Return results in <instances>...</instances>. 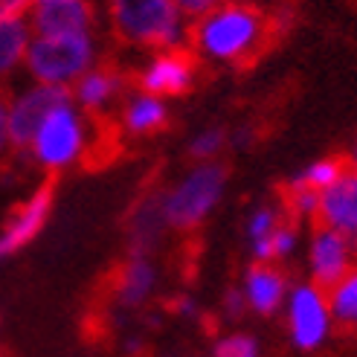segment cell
Masks as SVG:
<instances>
[{"label": "cell", "mask_w": 357, "mask_h": 357, "mask_svg": "<svg viewBox=\"0 0 357 357\" xmlns=\"http://www.w3.org/2000/svg\"><path fill=\"white\" fill-rule=\"evenodd\" d=\"M276 26L259 6L244 0H221L189 26V50L201 59L241 67L261 56L267 35Z\"/></svg>", "instance_id": "cell-1"}, {"label": "cell", "mask_w": 357, "mask_h": 357, "mask_svg": "<svg viewBox=\"0 0 357 357\" xmlns=\"http://www.w3.org/2000/svg\"><path fill=\"white\" fill-rule=\"evenodd\" d=\"M111 32L134 50H172L189 44V21L174 0H108Z\"/></svg>", "instance_id": "cell-2"}, {"label": "cell", "mask_w": 357, "mask_h": 357, "mask_svg": "<svg viewBox=\"0 0 357 357\" xmlns=\"http://www.w3.org/2000/svg\"><path fill=\"white\" fill-rule=\"evenodd\" d=\"M227 192V166L218 160L195 163L181 181L160 192V209L169 229L192 233L198 229L215 209Z\"/></svg>", "instance_id": "cell-3"}, {"label": "cell", "mask_w": 357, "mask_h": 357, "mask_svg": "<svg viewBox=\"0 0 357 357\" xmlns=\"http://www.w3.org/2000/svg\"><path fill=\"white\" fill-rule=\"evenodd\" d=\"M87 149H91V119L73 99L52 108L26 146L32 163L47 174L73 169Z\"/></svg>", "instance_id": "cell-4"}, {"label": "cell", "mask_w": 357, "mask_h": 357, "mask_svg": "<svg viewBox=\"0 0 357 357\" xmlns=\"http://www.w3.org/2000/svg\"><path fill=\"white\" fill-rule=\"evenodd\" d=\"M99 59L93 32H70V35H32L24 73L32 82L73 87Z\"/></svg>", "instance_id": "cell-5"}, {"label": "cell", "mask_w": 357, "mask_h": 357, "mask_svg": "<svg viewBox=\"0 0 357 357\" xmlns=\"http://www.w3.org/2000/svg\"><path fill=\"white\" fill-rule=\"evenodd\" d=\"M284 319H288V334L296 349L302 351L319 349L328 340L334 326L326 288H319L314 282L291 284L288 296H284Z\"/></svg>", "instance_id": "cell-6"}, {"label": "cell", "mask_w": 357, "mask_h": 357, "mask_svg": "<svg viewBox=\"0 0 357 357\" xmlns=\"http://www.w3.org/2000/svg\"><path fill=\"white\" fill-rule=\"evenodd\" d=\"M195 76H198V61H195V52L186 44V47L157 50L137 70L134 82H137V91H146L160 99H174L192 91Z\"/></svg>", "instance_id": "cell-7"}, {"label": "cell", "mask_w": 357, "mask_h": 357, "mask_svg": "<svg viewBox=\"0 0 357 357\" xmlns=\"http://www.w3.org/2000/svg\"><path fill=\"white\" fill-rule=\"evenodd\" d=\"M70 99L67 87H56V84H41L32 82L24 84L21 91L9 93V111H6V128H9V146L17 151L29 146L32 134L38 131V125L44 122V116L59 108L61 102Z\"/></svg>", "instance_id": "cell-8"}, {"label": "cell", "mask_w": 357, "mask_h": 357, "mask_svg": "<svg viewBox=\"0 0 357 357\" xmlns=\"http://www.w3.org/2000/svg\"><path fill=\"white\" fill-rule=\"evenodd\" d=\"M52 204H56V186H52V181H47L9 212V221L0 229V264L35 241V236L41 233L47 218L52 215Z\"/></svg>", "instance_id": "cell-9"}, {"label": "cell", "mask_w": 357, "mask_h": 357, "mask_svg": "<svg viewBox=\"0 0 357 357\" xmlns=\"http://www.w3.org/2000/svg\"><path fill=\"white\" fill-rule=\"evenodd\" d=\"M357 264V247L331 227L317 224L308 238V276L319 288H331Z\"/></svg>", "instance_id": "cell-10"}, {"label": "cell", "mask_w": 357, "mask_h": 357, "mask_svg": "<svg viewBox=\"0 0 357 357\" xmlns=\"http://www.w3.org/2000/svg\"><path fill=\"white\" fill-rule=\"evenodd\" d=\"M314 221L343 233L357 247V169L351 163H346L343 174L328 189L319 192Z\"/></svg>", "instance_id": "cell-11"}, {"label": "cell", "mask_w": 357, "mask_h": 357, "mask_svg": "<svg viewBox=\"0 0 357 357\" xmlns=\"http://www.w3.org/2000/svg\"><path fill=\"white\" fill-rule=\"evenodd\" d=\"M29 24L35 35H70L93 32L96 9L93 0H50L29 9Z\"/></svg>", "instance_id": "cell-12"}, {"label": "cell", "mask_w": 357, "mask_h": 357, "mask_svg": "<svg viewBox=\"0 0 357 357\" xmlns=\"http://www.w3.org/2000/svg\"><path fill=\"white\" fill-rule=\"evenodd\" d=\"M125 87H128V82H125V73H119L116 67L93 64L84 76H79L73 82L70 99H73L87 116H93V114H105L108 108H114L122 99Z\"/></svg>", "instance_id": "cell-13"}, {"label": "cell", "mask_w": 357, "mask_h": 357, "mask_svg": "<svg viewBox=\"0 0 357 357\" xmlns=\"http://www.w3.org/2000/svg\"><path fill=\"white\" fill-rule=\"evenodd\" d=\"M288 288H291L288 276L273 261H256L244 273V284H241L247 311H253L259 317H273L284 305Z\"/></svg>", "instance_id": "cell-14"}, {"label": "cell", "mask_w": 357, "mask_h": 357, "mask_svg": "<svg viewBox=\"0 0 357 357\" xmlns=\"http://www.w3.org/2000/svg\"><path fill=\"white\" fill-rule=\"evenodd\" d=\"M157 288V267L151 261V256H131L122 261V267L114 276V284H111V294H114V302L119 308H142L146 302L151 299Z\"/></svg>", "instance_id": "cell-15"}, {"label": "cell", "mask_w": 357, "mask_h": 357, "mask_svg": "<svg viewBox=\"0 0 357 357\" xmlns=\"http://www.w3.org/2000/svg\"><path fill=\"white\" fill-rule=\"evenodd\" d=\"M128 253L131 256H151V250L160 244L166 233V218H163V209H160V192L146 195L128 215Z\"/></svg>", "instance_id": "cell-16"}, {"label": "cell", "mask_w": 357, "mask_h": 357, "mask_svg": "<svg viewBox=\"0 0 357 357\" xmlns=\"http://www.w3.org/2000/svg\"><path fill=\"white\" fill-rule=\"evenodd\" d=\"M169 125V108L160 96H151L146 91H134L125 96L119 108V128L131 137H149L163 131Z\"/></svg>", "instance_id": "cell-17"}, {"label": "cell", "mask_w": 357, "mask_h": 357, "mask_svg": "<svg viewBox=\"0 0 357 357\" xmlns=\"http://www.w3.org/2000/svg\"><path fill=\"white\" fill-rule=\"evenodd\" d=\"M29 17H0V84H9L17 73H24L26 50L32 41Z\"/></svg>", "instance_id": "cell-18"}, {"label": "cell", "mask_w": 357, "mask_h": 357, "mask_svg": "<svg viewBox=\"0 0 357 357\" xmlns=\"http://www.w3.org/2000/svg\"><path fill=\"white\" fill-rule=\"evenodd\" d=\"M331 319L343 328H357V264L326 291Z\"/></svg>", "instance_id": "cell-19"}, {"label": "cell", "mask_w": 357, "mask_h": 357, "mask_svg": "<svg viewBox=\"0 0 357 357\" xmlns=\"http://www.w3.org/2000/svg\"><path fill=\"white\" fill-rule=\"evenodd\" d=\"M349 160L346 157H323V160H314V163H308L305 169H299L288 183L294 186H305V189H314V192H323L328 189L337 177L343 174Z\"/></svg>", "instance_id": "cell-20"}, {"label": "cell", "mask_w": 357, "mask_h": 357, "mask_svg": "<svg viewBox=\"0 0 357 357\" xmlns=\"http://www.w3.org/2000/svg\"><path fill=\"white\" fill-rule=\"evenodd\" d=\"M284 218V209L282 206H273V204H261L250 212L247 218V241H250V250L253 256L261 253V247L267 244V238L273 236V229L279 227V221Z\"/></svg>", "instance_id": "cell-21"}, {"label": "cell", "mask_w": 357, "mask_h": 357, "mask_svg": "<svg viewBox=\"0 0 357 357\" xmlns=\"http://www.w3.org/2000/svg\"><path fill=\"white\" fill-rule=\"evenodd\" d=\"M299 244V227L294 218L284 215L279 221V227L273 229V236L267 238V244L261 247V253L256 256V261H279V259H291L294 250Z\"/></svg>", "instance_id": "cell-22"}, {"label": "cell", "mask_w": 357, "mask_h": 357, "mask_svg": "<svg viewBox=\"0 0 357 357\" xmlns=\"http://www.w3.org/2000/svg\"><path fill=\"white\" fill-rule=\"evenodd\" d=\"M224 146H227V134L221 128H204L192 137L189 154L195 157V163H206V160H218Z\"/></svg>", "instance_id": "cell-23"}, {"label": "cell", "mask_w": 357, "mask_h": 357, "mask_svg": "<svg viewBox=\"0 0 357 357\" xmlns=\"http://www.w3.org/2000/svg\"><path fill=\"white\" fill-rule=\"evenodd\" d=\"M212 357H259V343L256 337L233 331V334H221L212 343Z\"/></svg>", "instance_id": "cell-24"}, {"label": "cell", "mask_w": 357, "mask_h": 357, "mask_svg": "<svg viewBox=\"0 0 357 357\" xmlns=\"http://www.w3.org/2000/svg\"><path fill=\"white\" fill-rule=\"evenodd\" d=\"M221 314H224V319H229V323H238V319L247 314V302H244L241 288H227V291H224Z\"/></svg>", "instance_id": "cell-25"}, {"label": "cell", "mask_w": 357, "mask_h": 357, "mask_svg": "<svg viewBox=\"0 0 357 357\" xmlns=\"http://www.w3.org/2000/svg\"><path fill=\"white\" fill-rule=\"evenodd\" d=\"M215 3H221V0H174V6L181 9V15L186 17V21L192 24L195 17H201V15H206Z\"/></svg>", "instance_id": "cell-26"}, {"label": "cell", "mask_w": 357, "mask_h": 357, "mask_svg": "<svg viewBox=\"0 0 357 357\" xmlns=\"http://www.w3.org/2000/svg\"><path fill=\"white\" fill-rule=\"evenodd\" d=\"M6 111H9V93H6V87L0 84V157L12 149L9 146V128H6Z\"/></svg>", "instance_id": "cell-27"}, {"label": "cell", "mask_w": 357, "mask_h": 357, "mask_svg": "<svg viewBox=\"0 0 357 357\" xmlns=\"http://www.w3.org/2000/svg\"><path fill=\"white\" fill-rule=\"evenodd\" d=\"M32 9V0H0V17H24Z\"/></svg>", "instance_id": "cell-28"}, {"label": "cell", "mask_w": 357, "mask_h": 357, "mask_svg": "<svg viewBox=\"0 0 357 357\" xmlns=\"http://www.w3.org/2000/svg\"><path fill=\"white\" fill-rule=\"evenodd\" d=\"M169 311L177 314V317H195L198 314V302H195L192 296H174L169 302Z\"/></svg>", "instance_id": "cell-29"}, {"label": "cell", "mask_w": 357, "mask_h": 357, "mask_svg": "<svg viewBox=\"0 0 357 357\" xmlns=\"http://www.w3.org/2000/svg\"><path fill=\"white\" fill-rule=\"evenodd\" d=\"M349 163L357 169V142H354V149H351V154H349Z\"/></svg>", "instance_id": "cell-30"}, {"label": "cell", "mask_w": 357, "mask_h": 357, "mask_svg": "<svg viewBox=\"0 0 357 357\" xmlns=\"http://www.w3.org/2000/svg\"><path fill=\"white\" fill-rule=\"evenodd\" d=\"M35 3H50V0H32V6H35Z\"/></svg>", "instance_id": "cell-31"}]
</instances>
